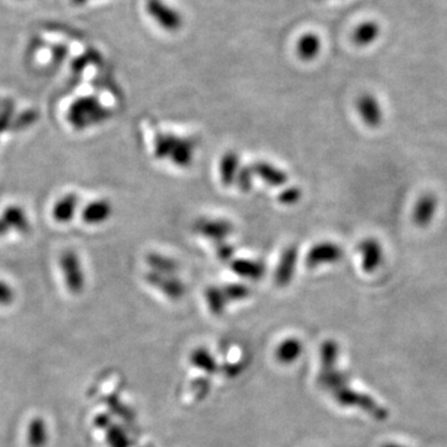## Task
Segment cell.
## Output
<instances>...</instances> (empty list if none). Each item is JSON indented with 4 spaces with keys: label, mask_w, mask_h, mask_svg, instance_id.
Returning <instances> with one entry per match:
<instances>
[{
    "label": "cell",
    "mask_w": 447,
    "mask_h": 447,
    "mask_svg": "<svg viewBox=\"0 0 447 447\" xmlns=\"http://www.w3.org/2000/svg\"><path fill=\"white\" fill-rule=\"evenodd\" d=\"M319 384L332 394L333 399L342 406H358L376 420H385L387 412L371 399L369 395L358 393L348 385V378L333 367H322L319 374Z\"/></svg>",
    "instance_id": "6da1fadb"
},
{
    "label": "cell",
    "mask_w": 447,
    "mask_h": 447,
    "mask_svg": "<svg viewBox=\"0 0 447 447\" xmlns=\"http://www.w3.org/2000/svg\"><path fill=\"white\" fill-rule=\"evenodd\" d=\"M108 117V108L103 107L100 100H97L95 96L80 97L72 102L67 111L69 123L78 131H82L91 125H98Z\"/></svg>",
    "instance_id": "7a4b0ae2"
},
{
    "label": "cell",
    "mask_w": 447,
    "mask_h": 447,
    "mask_svg": "<svg viewBox=\"0 0 447 447\" xmlns=\"http://www.w3.org/2000/svg\"><path fill=\"white\" fill-rule=\"evenodd\" d=\"M60 266L64 274L66 287L72 295H80L86 285L84 268L75 251L65 250L60 256Z\"/></svg>",
    "instance_id": "3957f363"
},
{
    "label": "cell",
    "mask_w": 447,
    "mask_h": 447,
    "mask_svg": "<svg viewBox=\"0 0 447 447\" xmlns=\"http://www.w3.org/2000/svg\"><path fill=\"white\" fill-rule=\"evenodd\" d=\"M146 12L157 24L167 31H177L183 26V17L163 0H146Z\"/></svg>",
    "instance_id": "277c9868"
},
{
    "label": "cell",
    "mask_w": 447,
    "mask_h": 447,
    "mask_svg": "<svg viewBox=\"0 0 447 447\" xmlns=\"http://www.w3.org/2000/svg\"><path fill=\"white\" fill-rule=\"evenodd\" d=\"M193 229L200 236L214 241L215 244L227 241L234 233V225L230 221L216 218H200L194 222Z\"/></svg>",
    "instance_id": "5b68a950"
},
{
    "label": "cell",
    "mask_w": 447,
    "mask_h": 447,
    "mask_svg": "<svg viewBox=\"0 0 447 447\" xmlns=\"http://www.w3.org/2000/svg\"><path fill=\"white\" fill-rule=\"evenodd\" d=\"M342 257L343 250L340 245L334 244L332 241H322L310 247L306 256V265L310 268H319L322 265L338 263Z\"/></svg>",
    "instance_id": "8992f818"
},
{
    "label": "cell",
    "mask_w": 447,
    "mask_h": 447,
    "mask_svg": "<svg viewBox=\"0 0 447 447\" xmlns=\"http://www.w3.org/2000/svg\"><path fill=\"white\" fill-rule=\"evenodd\" d=\"M298 247L296 245L287 246L281 254L280 261L274 270V283L277 286L286 287L292 282L293 276L296 272L298 261Z\"/></svg>",
    "instance_id": "52a82bcc"
},
{
    "label": "cell",
    "mask_w": 447,
    "mask_h": 447,
    "mask_svg": "<svg viewBox=\"0 0 447 447\" xmlns=\"http://www.w3.org/2000/svg\"><path fill=\"white\" fill-rule=\"evenodd\" d=\"M146 281L172 299H179L184 296L185 285L177 279L175 274H161L149 271L146 274Z\"/></svg>",
    "instance_id": "ba28073f"
},
{
    "label": "cell",
    "mask_w": 447,
    "mask_h": 447,
    "mask_svg": "<svg viewBox=\"0 0 447 447\" xmlns=\"http://www.w3.org/2000/svg\"><path fill=\"white\" fill-rule=\"evenodd\" d=\"M357 111L364 123L369 127H378L382 123V106L371 94H363L357 98Z\"/></svg>",
    "instance_id": "9c48e42d"
},
{
    "label": "cell",
    "mask_w": 447,
    "mask_h": 447,
    "mask_svg": "<svg viewBox=\"0 0 447 447\" xmlns=\"http://www.w3.org/2000/svg\"><path fill=\"white\" fill-rule=\"evenodd\" d=\"M359 251L362 254V266L365 272L371 274L383 263V247L380 243L376 238H369L363 240L359 244Z\"/></svg>",
    "instance_id": "30bf717a"
},
{
    "label": "cell",
    "mask_w": 447,
    "mask_h": 447,
    "mask_svg": "<svg viewBox=\"0 0 447 447\" xmlns=\"http://www.w3.org/2000/svg\"><path fill=\"white\" fill-rule=\"evenodd\" d=\"M252 172L257 178L261 179L263 183L271 186H282L287 183L288 175L281 168L276 167L272 163L260 161H255L252 166Z\"/></svg>",
    "instance_id": "8fae6325"
},
{
    "label": "cell",
    "mask_w": 447,
    "mask_h": 447,
    "mask_svg": "<svg viewBox=\"0 0 447 447\" xmlns=\"http://www.w3.org/2000/svg\"><path fill=\"white\" fill-rule=\"evenodd\" d=\"M112 211V204L106 199H98L85 207L82 210V220L89 225H100L111 218Z\"/></svg>",
    "instance_id": "7c38bea8"
},
{
    "label": "cell",
    "mask_w": 447,
    "mask_h": 447,
    "mask_svg": "<svg viewBox=\"0 0 447 447\" xmlns=\"http://www.w3.org/2000/svg\"><path fill=\"white\" fill-rule=\"evenodd\" d=\"M230 268L238 277L251 281L261 280L266 271V266L263 261L251 258H234L230 263Z\"/></svg>",
    "instance_id": "4fadbf2b"
},
{
    "label": "cell",
    "mask_w": 447,
    "mask_h": 447,
    "mask_svg": "<svg viewBox=\"0 0 447 447\" xmlns=\"http://www.w3.org/2000/svg\"><path fill=\"white\" fill-rule=\"evenodd\" d=\"M436 207H437V199L434 194L428 193L421 195L417 200L412 213L415 224L421 227H428L435 216Z\"/></svg>",
    "instance_id": "5bb4252c"
},
{
    "label": "cell",
    "mask_w": 447,
    "mask_h": 447,
    "mask_svg": "<svg viewBox=\"0 0 447 447\" xmlns=\"http://www.w3.org/2000/svg\"><path fill=\"white\" fill-rule=\"evenodd\" d=\"M240 168H241L240 155L235 150H227V153L221 157L220 168H219L222 185L231 186L235 184Z\"/></svg>",
    "instance_id": "9a60e30c"
},
{
    "label": "cell",
    "mask_w": 447,
    "mask_h": 447,
    "mask_svg": "<svg viewBox=\"0 0 447 447\" xmlns=\"http://www.w3.org/2000/svg\"><path fill=\"white\" fill-rule=\"evenodd\" d=\"M194 153H195L194 141L191 138L179 137L178 142L169 155V159L178 167L186 168L193 163Z\"/></svg>",
    "instance_id": "2e32d148"
},
{
    "label": "cell",
    "mask_w": 447,
    "mask_h": 447,
    "mask_svg": "<svg viewBox=\"0 0 447 447\" xmlns=\"http://www.w3.org/2000/svg\"><path fill=\"white\" fill-rule=\"evenodd\" d=\"M78 197L75 193H69L59 199L53 209V216L55 221L60 224H66L72 220L78 210Z\"/></svg>",
    "instance_id": "e0dca14e"
},
{
    "label": "cell",
    "mask_w": 447,
    "mask_h": 447,
    "mask_svg": "<svg viewBox=\"0 0 447 447\" xmlns=\"http://www.w3.org/2000/svg\"><path fill=\"white\" fill-rule=\"evenodd\" d=\"M0 218L6 221L10 231L14 230V231L20 234H26L30 231V221L28 219V215L25 213L24 209L20 208L18 205H10V207L6 208Z\"/></svg>",
    "instance_id": "ac0fdd59"
},
{
    "label": "cell",
    "mask_w": 447,
    "mask_h": 447,
    "mask_svg": "<svg viewBox=\"0 0 447 447\" xmlns=\"http://www.w3.org/2000/svg\"><path fill=\"white\" fill-rule=\"evenodd\" d=\"M322 42L321 37L315 33H306L298 39L296 45L298 58L304 61H312L321 53Z\"/></svg>",
    "instance_id": "d6986e66"
},
{
    "label": "cell",
    "mask_w": 447,
    "mask_h": 447,
    "mask_svg": "<svg viewBox=\"0 0 447 447\" xmlns=\"http://www.w3.org/2000/svg\"><path fill=\"white\" fill-rule=\"evenodd\" d=\"M26 440L29 447H45L48 444V426L42 417H36L30 421Z\"/></svg>",
    "instance_id": "ffe728a7"
},
{
    "label": "cell",
    "mask_w": 447,
    "mask_h": 447,
    "mask_svg": "<svg viewBox=\"0 0 447 447\" xmlns=\"http://www.w3.org/2000/svg\"><path fill=\"white\" fill-rule=\"evenodd\" d=\"M146 263L155 271L161 274H175L178 271V263L172 257L163 255L159 252H150L146 256Z\"/></svg>",
    "instance_id": "44dd1931"
},
{
    "label": "cell",
    "mask_w": 447,
    "mask_h": 447,
    "mask_svg": "<svg viewBox=\"0 0 447 447\" xmlns=\"http://www.w3.org/2000/svg\"><path fill=\"white\" fill-rule=\"evenodd\" d=\"M380 35V26L376 21H365L358 25L353 33V42L358 46H369Z\"/></svg>",
    "instance_id": "7402d4cb"
},
{
    "label": "cell",
    "mask_w": 447,
    "mask_h": 447,
    "mask_svg": "<svg viewBox=\"0 0 447 447\" xmlns=\"http://www.w3.org/2000/svg\"><path fill=\"white\" fill-rule=\"evenodd\" d=\"M304 346L296 338L283 340L276 349V358L282 364H292L301 357Z\"/></svg>",
    "instance_id": "603a6c76"
},
{
    "label": "cell",
    "mask_w": 447,
    "mask_h": 447,
    "mask_svg": "<svg viewBox=\"0 0 447 447\" xmlns=\"http://www.w3.org/2000/svg\"><path fill=\"white\" fill-rule=\"evenodd\" d=\"M205 301L208 304L209 310L216 316H220L227 310V297L224 295V291L221 287L211 286L207 288L205 291Z\"/></svg>",
    "instance_id": "cb8c5ba5"
},
{
    "label": "cell",
    "mask_w": 447,
    "mask_h": 447,
    "mask_svg": "<svg viewBox=\"0 0 447 447\" xmlns=\"http://www.w3.org/2000/svg\"><path fill=\"white\" fill-rule=\"evenodd\" d=\"M179 137L173 133H158L155 139V155L158 159H167L172 153Z\"/></svg>",
    "instance_id": "d4e9b609"
},
{
    "label": "cell",
    "mask_w": 447,
    "mask_h": 447,
    "mask_svg": "<svg viewBox=\"0 0 447 447\" xmlns=\"http://www.w3.org/2000/svg\"><path fill=\"white\" fill-rule=\"evenodd\" d=\"M191 364L195 365L198 369L204 370L207 373H214L216 370V362L211 353L204 348H199L191 354Z\"/></svg>",
    "instance_id": "484cf974"
},
{
    "label": "cell",
    "mask_w": 447,
    "mask_h": 447,
    "mask_svg": "<svg viewBox=\"0 0 447 447\" xmlns=\"http://www.w3.org/2000/svg\"><path fill=\"white\" fill-rule=\"evenodd\" d=\"M224 295L227 297V302H238V301H244L250 296V288L245 286L244 283H229L225 286L221 287Z\"/></svg>",
    "instance_id": "4316f807"
},
{
    "label": "cell",
    "mask_w": 447,
    "mask_h": 447,
    "mask_svg": "<svg viewBox=\"0 0 447 447\" xmlns=\"http://www.w3.org/2000/svg\"><path fill=\"white\" fill-rule=\"evenodd\" d=\"M254 172L251 166H243L238 170V177L235 180V184L238 185V191L243 193H249L254 184Z\"/></svg>",
    "instance_id": "83f0119b"
},
{
    "label": "cell",
    "mask_w": 447,
    "mask_h": 447,
    "mask_svg": "<svg viewBox=\"0 0 447 447\" xmlns=\"http://www.w3.org/2000/svg\"><path fill=\"white\" fill-rule=\"evenodd\" d=\"M107 442L109 447H130L131 445L128 436L119 426H112L108 429Z\"/></svg>",
    "instance_id": "f1b7e54d"
},
{
    "label": "cell",
    "mask_w": 447,
    "mask_h": 447,
    "mask_svg": "<svg viewBox=\"0 0 447 447\" xmlns=\"http://www.w3.org/2000/svg\"><path fill=\"white\" fill-rule=\"evenodd\" d=\"M302 198V191L297 186H290L285 191H282L279 195V202L283 205H293L298 203Z\"/></svg>",
    "instance_id": "f546056e"
},
{
    "label": "cell",
    "mask_w": 447,
    "mask_h": 447,
    "mask_svg": "<svg viewBox=\"0 0 447 447\" xmlns=\"http://www.w3.org/2000/svg\"><path fill=\"white\" fill-rule=\"evenodd\" d=\"M215 251H216V256L221 261L224 263H231L234 260V256H235V247L233 245L229 244L227 241H221V243H218L215 244Z\"/></svg>",
    "instance_id": "4dcf8cb0"
},
{
    "label": "cell",
    "mask_w": 447,
    "mask_h": 447,
    "mask_svg": "<svg viewBox=\"0 0 447 447\" xmlns=\"http://www.w3.org/2000/svg\"><path fill=\"white\" fill-rule=\"evenodd\" d=\"M15 299V292L12 287L6 281L0 280V306H9Z\"/></svg>",
    "instance_id": "1f68e13d"
},
{
    "label": "cell",
    "mask_w": 447,
    "mask_h": 447,
    "mask_svg": "<svg viewBox=\"0 0 447 447\" xmlns=\"http://www.w3.org/2000/svg\"><path fill=\"white\" fill-rule=\"evenodd\" d=\"M14 114L12 105H8L0 111V136L9 128Z\"/></svg>",
    "instance_id": "d6a6232c"
},
{
    "label": "cell",
    "mask_w": 447,
    "mask_h": 447,
    "mask_svg": "<svg viewBox=\"0 0 447 447\" xmlns=\"http://www.w3.org/2000/svg\"><path fill=\"white\" fill-rule=\"evenodd\" d=\"M9 231H10V229H9V227L6 225V221L3 220V219L0 218V238L6 235Z\"/></svg>",
    "instance_id": "836d02e7"
},
{
    "label": "cell",
    "mask_w": 447,
    "mask_h": 447,
    "mask_svg": "<svg viewBox=\"0 0 447 447\" xmlns=\"http://www.w3.org/2000/svg\"><path fill=\"white\" fill-rule=\"evenodd\" d=\"M89 1H92V0H71L72 4L76 6H86V4H89Z\"/></svg>",
    "instance_id": "e575fe53"
},
{
    "label": "cell",
    "mask_w": 447,
    "mask_h": 447,
    "mask_svg": "<svg viewBox=\"0 0 447 447\" xmlns=\"http://www.w3.org/2000/svg\"><path fill=\"white\" fill-rule=\"evenodd\" d=\"M382 447H405L401 446V445H398V444H393V442H389V444H384Z\"/></svg>",
    "instance_id": "d590c367"
}]
</instances>
